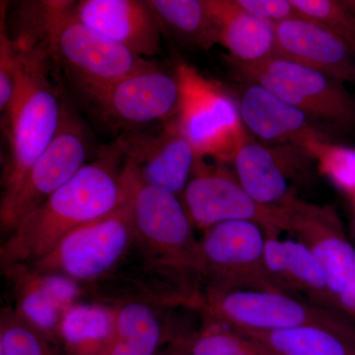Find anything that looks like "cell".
<instances>
[{
    "label": "cell",
    "mask_w": 355,
    "mask_h": 355,
    "mask_svg": "<svg viewBox=\"0 0 355 355\" xmlns=\"http://www.w3.org/2000/svg\"><path fill=\"white\" fill-rule=\"evenodd\" d=\"M125 153L120 141L87 163L12 231L1 258L8 265L35 263L76 229L97 220L127 200L123 176Z\"/></svg>",
    "instance_id": "1"
},
{
    "label": "cell",
    "mask_w": 355,
    "mask_h": 355,
    "mask_svg": "<svg viewBox=\"0 0 355 355\" xmlns=\"http://www.w3.org/2000/svg\"><path fill=\"white\" fill-rule=\"evenodd\" d=\"M19 13V38L41 46L51 62L89 96L155 65L85 24L73 1H33Z\"/></svg>",
    "instance_id": "2"
},
{
    "label": "cell",
    "mask_w": 355,
    "mask_h": 355,
    "mask_svg": "<svg viewBox=\"0 0 355 355\" xmlns=\"http://www.w3.org/2000/svg\"><path fill=\"white\" fill-rule=\"evenodd\" d=\"M13 41L17 51L18 81L13 101L4 114L9 156L2 198L12 195L55 139L65 105L53 81L51 62L46 51L29 40Z\"/></svg>",
    "instance_id": "3"
},
{
    "label": "cell",
    "mask_w": 355,
    "mask_h": 355,
    "mask_svg": "<svg viewBox=\"0 0 355 355\" xmlns=\"http://www.w3.org/2000/svg\"><path fill=\"white\" fill-rule=\"evenodd\" d=\"M176 74L181 101L174 123L180 132L200 160L209 156L220 162H233L248 142L237 103L221 86L190 64H178Z\"/></svg>",
    "instance_id": "4"
},
{
    "label": "cell",
    "mask_w": 355,
    "mask_h": 355,
    "mask_svg": "<svg viewBox=\"0 0 355 355\" xmlns=\"http://www.w3.org/2000/svg\"><path fill=\"white\" fill-rule=\"evenodd\" d=\"M123 176L135 238L166 265L203 272L200 243L195 239L193 222L177 195L142 182L125 160Z\"/></svg>",
    "instance_id": "5"
},
{
    "label": "cell",
    "mask_w": 355,
    "mask_h": 355,
    "mask_svg": "<svg viewBox=\"0 0 355 355\" xmlns=\"http://www.w3.org/2000/svg\"><path fill=\"white\" fill-rule=\"evenodd\" d=\"M231 64L248 83L268 89L309 118L345 130L355 128V101L340 81L279 55L258 64Z\"/></svg>",
    "instance_id": "6"
},
{
    "label": "cell",
    "mask_w": 355,
    "mask_h": 355,
    "mask_svg": "<svg viewBox=\"0 0 355 355\" xmlns=\"http://www.w3.org/2000/svg\"><path fill=\"white\" fill-rule=\"evenodd\" d=\"M282 207L286 231L309 248L319 261L336 310L355 319V248L336 210L295 197Z\"/></svg>",
    "instance_id": "7"
},
{
    "label": "cell",
    "mask_w": 355,
    "mask_h": 355,
    "mask_svg": "<svg viewBox=\"0 0 355 355\" xmlns=\"http://www.w3.org/2000/svg\"><path fill=\"white\" fill-rule=\"evenodd\" d=\"M88 137L80 120L65 103L55 139L30 168L12 195L2 198L0 219L4 230H14L58 189L87 164Z\"/></svg>",
    "instance_id": "8"
},
{
    "label": "cell",
    "mask_w": 355,
    "mask_h": 355,
    "mask_svg": "<svg viewBox=\"0 0 355 355\" xmlns=\"http://www.w3.org/2000/svg\"><path fill=\"white\" fill-rule=\"evenodd\" d=\"M133 238L128 193L127 200L112 214L72 231L34 265L41 273H58L76 282H91L114 268Z\"/></svg>",
    "instance_id": "9"
},
{
    "label": "cell",
    "mask_w": 355,
    "mask_h": 355,
    "mask_svg": "<svg viewBox=\"0 0 355 355\" xmlns=\"http://www.w3.org/2000/svg\"><path fill=\"white\" fill-rule=\"evenodd\" d=\"M266 241L265 229L254 222L229 221L212 226L200 242L203 272L221 282V291L284 292L266 270Z\"/></svg>",
    "instance_id": "10"
},
{
    "label": "cell",
    "mask_w": 355,
    "mask_h": 355,
    "mask_svg": "<svg viewBox=\"0 0 355 355\" xmlns=\"http://www.w3.org/2000/svg\"><path fill=\"white\" fill-rule=\"evenodd\" d=\"M210 312L222 324L239 331H272L347 321L328 308L312 306L284 292L230 289L209 299Z\"/></svg>",
    "instance_id": "11"
},
{
    "label": "cell",
    "mask_w": 355,
    "mask_h": 355,
    "mask_svg": "<svg viewBox=\"0 0 355 355\" xmlns=\"http://www.w3.org/2000/svg\"><path fill=\"white\" fill-rule=\"evenodd\" d=\"M197 175L184 191V207L193 224L207 230L229 221H251L259 224L268 235L286 231L284 207H266L257 202L235 176L216 169L209 171L200 160Z\"/></svg>",
    "instance_id": "12"
},
{
    "label": "cell",
    "mask_w": 355,
    "mask_h": 355,
    "mask_svg": "<svg viewBox=\"0 0 355 355\" xmlns=\"http://www.w3.org/2000/svg\"><path fill=\"white\" fill-rule=\"evenodd\" d=\"M91 98L110 120L132 127L176 116L181 86L176 72L168 73L155 64L116 81Z\"/></svg>",
    "instance_id": "13"
},
{
    "label": "cell",
    "mask_w": 355,
    "mask_h": 355,
    "mask_svg": "<svg viewBox=\"0 0 355 355\" xmlns=\"http://www.w3.org/2000/svg\"><path fill=\"white\" fill-rule=\"evenodd\" d=\"M125 162L142 182L178 195L184 191L195 169L197 153L174 121L158 135H141L119 140Z\"/></svg>",
    "instance_id": "14"
},
{
    "label": "cell",
    "mask_w": 355,
    "mask_h": 355,
    "mask_svg": "<svg viewBox=\"0 0 355 355\" xmlns=\"http://www.w3.org/2000/svg\"><path fill=\"white\" fill-rule=\"evenodd\" d=\"M275 55L355 83V53L333 33L300 15L275 25Z\"/></svg>",
    "instance_id": "15"
},
{
    "label": "cell",
    "mask_w": 355,
    "mask_h": 355,
    "mask_svg": "<svg viewBox=\"0 0 355 355\" xmlns=\"http://www.w3.org/2000/svg\"><path fill=\"white\" fill-rule=\"evenodd\" d=\"M74 11L85 24L144 58L161 51L162 29L146 1L81 0Z\"/></svg>",
    "instance_id": "16"
},
{
    "label": "cell",
    "mask_w": 355,
    "mask_h": 355,
    "mask_svg": "<svg viewBox=\"0 0 355 355\" xmlns=\"http://www.w3.org/2000/svg\"><path fill=\"white\" fill-rule=\"evenodd\" d=\"M245 128L268 141L289 142L313 157L326 137L309 116L258 84L245 88L239 104Z\"/></svg>",
    "instance_id": "17"
},
{
    "label": "cell",
    "mask_w": 355,
    "mask_h": 355,
    "mask_svg": "<svg viewBox=\"0 0 355 355\" xmlns=\"http://www.w3.org/2000/svg\"><path fill=\"white\" fill-rule=\"evenodd\" d=\"M266 268L282 291H297L328 309L336 310L321 266L309 248L299 240L266 234Z\"/></svg>",
    "instance_id": "18"
},
{
    "label": "cell",
    "mask_w": 355,
    "mask_h": 355,
    "mask_svg": "<svg viewBox=\"0 0 355 355\" xmlns=\"http://www.w3.org/2000/svg\"><path fill=\"white\" fill-rule=\"evenodd\" d=\"M216 16L220 44L239 64H258L275 57L277 51L275 26L246 12L236 0H210Z\"/></svg>",
    "instance_id": "19"
},
{
    "label": "cell",
    "mask_w": 355,
    "mask_h": 355,
    "mask_svg": "<svg viewBox=\"0 0 355 355\" xmlns=\"http://www.w3.org/2000/svg\"><path fill=\"white\" fill-rule=\"evenodd\" d=\"M288 154L248 141L233 160L236 179L257 202L266 207L286 205L294 198L288 186Z\"/></svg>",
    "instance_id": "20"
},
{
    "label": "cell",
    "mask_w": 355,
    "mask_h": 355,
    "mask_svg": "<svg viewBox=\"0 0 355 355\" xmlns=\"http://www.w3.org/2000/svg\"><path fill=\"white\" fill-rule=\"evenodd\" d=\"M236 331L265 345L275 355H355V327L349 321L336 326L311 324L288 330Z\"/></svg>",
    "instance_id": "21"
},
{
    "label": "cell",
    "mask_w": 355,
    "mask_h": 355,
    "mask_svg": "<svg viewBox=\"0 0 355 355\" xmlns=\"http://www.w3.org/2000/svg\"><path fill=\"white\" fill-rule=\"evenodd\" d=\"M161 29L186 43L209 49L218 27L210 0H147Z\"/></svg>",
    "instance_id": "22"
},
{
    "label": "cell",
    "mask_w": 355,
    "mask_h": 355,
    "mask_svg": "<svg viewBox=\"0 0 355 355\" xmlns=\"http://www.w3.org/2000/svg\"><path fill=\"white\" fill-rule=\"evenodd\" d=\"M116 311L95 304L72 305L65 311L58 336L65 355H100L113 334Z\"/></svg>",
    "instance_id": "23"
},
{
    "label": "cell",
    "mask_w": 355,
    "mask_h": 355,
    "mask_svg": "<svg viewBox=\"0 0 355 355\" xmlns=\"http://www.w3.org/2000/svg\"><path fill=\"white\" fill-rule=\"evenodd\" d=\"M162 327L150 306L132 302L116 311L111 338L100 355H154Z\"/></svg>",
    "instance_id": "24"
},
{
    "label": "cell",
    "mask_w": 355,
    "mask_h": 355,
    "mask_svg": "<svg viewBox=\"0 0 355 355\" xmlns=\"http://www.w3.org/2000/svg\"><path fill=\"white\" fill-rule=\"evenodd\" d=\"M189 355H275L225 324H216L186 343Z\"/></svg>",
    "instance_id": "25"
},
{
    "label": "cell",
    "mask_w": 355,
    "mask_h": 355,
    "mask_svg": "<svg viewBox=\"0 0 355 355\" xmlns=\"http://www.w3.org/2000/svg\"><path fill=\"white\" fill-rule=\"evenodd\" d=\"M301 17L329 30L355 53V13L345 1L291 0Z\"/></svg>",
    "instance_id": "26"
},
{
    "label": "cell",
    "mask_w": 355,
    "mask_h": 355,
    "mask_svg": "<svg viewBox=\"0 0 355 355\" xmlns=\"http://www.w3.org/2000/svg\"><path fill=\"white\" fill-rule=\"evenodd\" d=\"M0 355H65L51 338L21 317L2 320Z\"/></svg>",
    "instance_id": "27"
},
{
    "label": "cell",
    "mask_w": 355,
    "mask_h": 355,
    "mask_svg": "<svg viewBox=\"0 0 355 355\" xmlns=\"http://www.w3.org/2000/svg\"><path fill=\"white\" fill-rule=\"evenodd\" d=\"M320 171L349 198L355 197V148L327 140L317 149Z\"/></svg>",
    "instance_id": "28"
},
{
    "label": "cell",
    "mask_w": 355,
    "mask_h": 355,
    "mask_svg": "<svg viewBox=\"0 0 355 355\" xmlns=\"http://www.w3.org/2000/svg\"><path fill=\"white\" fill-rule=\"evenodd\" d=\"M65 311L62 310L38 286L34 279L26 284L25 291L20 297V317L35 329L51 335L58 331Z\"/></svg>",
    "instance_id": "29"
},
{
    "label": "cell",
    "mask_w": 355,
    "mask_h": 355,
    "mask_svg": "<svg viewBox=\"0 0 355 355\" xmlns=\"http://www.w3.org/2000/svg\"><path fill=\"white\" fill-rule=\"evenodd\" d=\"M18 81L17 51L1 23L0 34V111L6 114L15 96Z\"/></svg>",
    "instance_id": "30"
},
{
    "label": "cell",
    "mask_w": 355,
    "mask_h": 355,
    "mask_svg": "<svg viewBox=\"0 0 355 355\" xmlns=\"http://www.w3.org/2000/svg\"><path fill=\"white\" fill-rule=\"evenodd\" d=\"M246 12L272 25L299 16L291 0H236Z\"/></svg>",
    "instance_id": "31"
},
{
    "label": "cell",
    "mask_w": 355,
    "mask_h": 355,
    "mask_svg": "<svg viewBox=\"0 0 355 355\" xmlns=\"http://www.w3.org/2000/svg\"><path fill=\"white\" fill-rule=\"evenodd\" d=\"M34 282L64 311L73 305L72 302L79 294V287L76 280L58 273H44L35 279Z\"/></svg>",
    "instance_id": "32"
},
{
    "label": "cell",
    "mask_w": 355,
    "mask_h": 355,
    "mask_svg": "<svg viewBox=\"0 0 355 355\" xmlns=\"http://www.w3.org/2000/svg\"><path fill=\"white\" fill-rule=\"evenodd\" d=\"M347 3V6L352 9V11L355 13V0H347V1H345Z\"/></svg>",
    "instance_id": "33"
},
{
    "label": "cell",
    "mask_w": 355,
    "mask_h": 355,
    "mask_svg": "<svg viewBox=\"0 0 355 355\" xmlns=\"http://www.w3.org/2000/svg\"><path fill=\"white\" fill-rule=\"evenodd\" d=\"M179 355H189L188 350L186 349V345H180Z\"/></svg>",
    "instance_id": "34"
},
{
    "label": "cell",
    "mask_w": 355,
    "mask_h": 355,
    "mask_svg": "<svg viewBox=\"0 0 355 355\" xmlns=\"http://www.w3.org/2000/svg\"><path fill=\"white\" fill-rule=\"evenodd\" d=\"M352 207H354V229L355 233V202H352Z\"/></svg>",
    "instance_id": "35"
},
{
    "label": "cell",
    "mask_w": 355,
    "mask_h": 355,
    "mask_svg": "<svg viewBox=\"0 0 355 355\" xmlns=\"http://www.w3.org/2000/svg\"><path fill=\"white\" fill-rule=\"evenodd\" d=\"M180 352V345H178V347L176 349L174 350V352H172L171 355H179Z\"/></svg>",
    "instance_id": "36"
},
{
    "label": "cell",
    "mask_w": 355,
    "mask_h": 355,
    "mask_svg": "<svg viewBox=\"0 0 355 355\" xmlns=\"http://www.w3.org/2000/svg\"><path fill=\"white\" fill-rule=\"evenodd\" d=\"M350 200H352V202H355V197L350 198Z\"/></svg>",
    "instance_id": "37"
}]
</instances>
